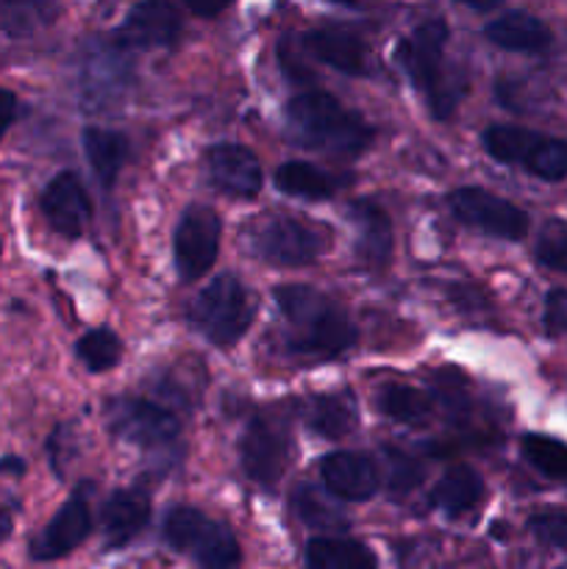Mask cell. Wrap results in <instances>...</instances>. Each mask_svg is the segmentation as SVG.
Here are the masks:
<instances>
[{
  "mask_svg": "<svg viewBox=\"0 0 567 569\" xmlns=\"http://www.w3.org/2000/svg\"><path fill=\"white\" fill-rule=\"evenodd\" d=\"M276 303L289 326V345L306 356H339L356 342V328L339 303L306 283L276 289Z\"/></svg>",
  "mask_w": 567,
  "mask_h": 569,
  "instance_id": "6da1fadb",
  "label": "cell"
},
{
  "mask_svg": "<svg viewBox=\"0 0 567 569\" xmlns=\"http://www.w3.org/2000/svg\"><path fill=\"white\" fill-rule=\"evenodd\" d=\"M287 122L300 144L328 153L359 156L372 142V126L320 89L295 94L287 106Z\"/></svg>",
  "mask_w": 567,
  "mask_h": 569,
  "instance_id": "7a4b0ae2",
  "label": "cell"
},
{
  "mask_svg": "<svg viewBox=\"0 0 567 569\" xmlns=\"http://www.w3.org/2000/svg\"><path fill=\"white\" fill-rule=\"evenodd\" d=\"M445 44H448V26L445 20H428L417 26L406 39H400L395 59L404 67L415 89L426 94L434 114L439 120L454 114L461 89L450 81L445 70Z\"/></svg>",
  "mask_w": 567,
  "mask_h": 569,
  "instance_id": "3957f363",
  "label": "cell"
},
{
  "mask_svg": "<svg viewBox=\"0 0 567 569\" xmlns=\"http://www.w3.org/2000/svg\"><path fill=\"white\" fill-rule=\"evenodd\" d=\"M165 537L203 569H233L242 561V548L228 526L206 517L192 506H178L167 515Z\"/></svg>",
  "mask_w": 567,
  "mask_h": 569,
  "instance_id": "277c9868",
  "label": "cell"
},
{
  "mask_svg": "<svg viewBox=\"0 0 567 569\" xmlns=\"http://www.w3.org/2000/svg\"><path fill=\"white\" fill-rule=\"evenodd\" d=\"M189 317H192V326L211 345L231 348L245 337V331L253 322V309H250L242 281H237L233 276H220L195 295L192 306H189Z\"/></svg>",
  "mask_w": 567,
  "mask_h": 569,
  "instance_id": "5b68a950",
  "label": "cell"
},
{
  "mask_svg": "<svg viewBox=\"0 0 567 569\" xmlns=\"http://www.w3.org/2000/svg\"><path fill=\"white\" fill-rule=\"evenodd\" d=\"M328 233L298 217H270L259 222L250 237V248L272 267H304L326 253Z\"/></svg>",
  "mask_w": 567,
  "mask_h": 569,
  "instance_id": "8992f818",
  "label": "cell"
},
{
  "mask_svg": "<svg viewBox=\"0 0 567 569\" xmlns=\"http://www.w3.org/2000/svg\"><path fill=\"white\" fill-rule=\"evenodd\" d=\"M289 428L284 417L259 415L248 422L239 439V461L245 476L261 487H272L287 470Z\"/></svg>",
  "mask_w": 567,
  "mask_h": 569,
  "instance_id": "52a82bcc",
  "label": "cell"
},
{
  "mask_svg": "<svg viewBox=\"0 0 567 569\" xmlns=\"http://www.w3.org/2000/svg\"><path fill=\"white\" fill-rule=\"evenodd\" d=\"M222 220L209 206H192L183 211L172 237V256L176 270L183 281H195L211 270L217 253H220Z\"/></svg>",
  "mask_w": 567,
  "mask_h": 569,
  "instance_id": "ba28073f",
  "label": "cell"
},
{
  "mask_svg": "<svg viewBox=\"0 0 567 569\" xmlns=\"http://www.w3.org/2000/svg\"><path fill=\"white\" fill-rule=\"evenodd\" d=\"M450 209H454L456 220L465 226L476 228V231L489 233V237L517 239L526 237L528 231V214L509 203L506 198H498L495 192L481 187H465L450 192Z\"/></svg>",
  "mask_w": 567,
  "mask_h": 569,
  "instance_id": "9c48e42d",
  "label": "cell"
},
{
  "mask_svg": "<svg viewBox=\"0 0 567 569\" xmlns=\"http://www.w3.org/2000/svg\"><path fill=\"white\" fill-rule=\"evenodd\" d=\"M106 422L115 437L139 448H161L178 437L176 415L150 400L115 398L106 406Z\"/></svg>",
  "mask_w": 567,
  "mask_h": 569,
  "instance_id": "30bf717a",
  "label": "cell"
},
{
  "mask_svg": "<svg viewBox=\"0 0 567 569\" xmlns=\"http://www.w3.org/2000/svg\"><path fill=\"white\" fill-rule=\"evenodd\" d=\"M181 33V17L172 0H139L128 11L117 39L126 48H170Z\"/></svg>",
  "mask_w": 567,
  "mask_h": 569,
  "instance_id": "8fae6325",
  "label": "cell"
},
{
  "mask_svg": "<svg viewBox=\"0 0 567 569\" xmlns=\"http://www.w3.org/2000/svg\"><path fill=\"white\" fill-rule=\"evenodd\" d=\"M39 206H42V214L44 220L50 222V228L67 239L81 237L89 217H92L87 189L78 181L76 172H59V176L44 187Z\"/></svg>",
  "mask_w": 567,
  "mask_h": 569,
  "instance_id": "7c38bea8",
  "label": "cell"
},
{
  "mask_svg": "<svg viewBox=\"0 0 567 569\" xmlns=\"http://www.w3.org/2000/svg\"><path fill=\"white\" fill-rule=\"evenodd\" d=\"M89 531H92L89 503L87 498H83V492H78L56 511V517L48 522V528L33 539L31 556L37 561L61 559V556L72 553V550L89 537Z\"/></svg>",
  "mask_w": 567,
  "mask_h": 569,
  "instance_id": "4fadbf2b",
  "label": "cell"
},
{
  "mask_svg": "<svg viewBox=\"0 0 567 569\" xmlns=\"http://www.w3.org/2000/svg\"><path fill=\"white\" fill-rule=\"evenodd\" d=\"M320 472L328 492L350 503H365L378 489V465L370 456L354 450H337L326 456Z\"/></svg>",
  "mask_w": 567,
  "mask_h": 569,
  "instance_id": "5bb4252c",
  "label": "cell"
},
{
  "mask_svg": "<svg viewBox=\"0 0 567 569\" xmlns=\"http://www.w3.org/2000/svg\"><path fill=\"white\" fill-rule=\"evenodd\" d=\"M209 172L217 187L237 198H256L265 183L261 161L253 150L237 142H220L209 150Z\"/></svg>",
  "mask_w": 567,
  "mask_h": 569,
  "instance_id": "9a60e30c",
  "label": "cell"
},
{
  "mask_svg": "<svg viewBox=\"0 0 567 569\" xmlns=\"http://www.w3.org/2000/svg\"><path fill=\"white\" fill-rule=\"evenodd\" d=\"M300 48L315 56L322 64L345 72V76H365L367 72V48L354 31L339 26L315 28L304 37Z\"/></svg>",
  "mask_w": 567,
  "mask_h": 569,
  "instance_id": "2e32d148",
  "label": "cell"
},
{
  "mask_svg": "<svg viewBox=\"0 0 567 569\" xmlns=\"http://www.w3.org/2000/svg\"><path fill=\"white\" fill-rule=\"evenodd\" d=\"M350 220L356 226V253L367 267H387L392 259L395 233L392 220L372 200H356L350 206Z\"/></svg>",
  "mask_w": 567,
  "mask_h": 569,
  "instance_id": "e0dca14e",
  "label": "cell"
},
{
  "mask_svg": "<svg viewBox=\"0 0 567 569\" xmlns=\"http://www.w3.org/2000/svg\"><path fill=\"white\" fill-rule=\"evenodd\" d=\"M150 498L142 489H117L103 503V533L109 548H122L139 537L150 520Z\"/></svg>",
  "mask_w": 567,
  "mask_h": 569,
  "instance_id": "ac0fdd59",
  "label": "cell"
},
{
  "mask_svg": "<svg viewBox=\"0 0 567 569\" xmlns=\"http://www.w3.org/2000/svg\"><path fill=\"white\" fill-rule=\"evenodd\" d=\"M484 37L498 48L511 50V53H543L554 42L548 26L539 17L526 14V11L500 14L498 20L484 28Z\"/></svg>",
  "mask_w": 567,
  "mask_h": 569,
  "instance_id": "d6986e66",
  "label": "cell"
},
{
  "mask_svg": "<svg viewBox=\"0 0 567 569\" xmlns=\"http://www.w3.org/2000/svg\"><path fill=\"white\" fill-rule=\"evenodd\" d=\"M81 144H83V150H87V159H89V164H92L94 176H98L100 187H106V189L115 187L122 164L128 161V150H131L126 133L92 126L83 131Z\"/></svg>",
  "mask_w": 567,
  "mask_h": 569,
  "instance_id": "ffe728a7",
  "label": "cell"
},
{
  "mask_svg": "<svg viewBox=\"0 0 567 569\" xmlns=\"http://www.w3.org/2000/svg\"><path fill=\"white\" fill-rule=\"evenodd\" d=\"M484 498V481L478 478L476 470L465 465H456L445 472L437 481V487L431 489V503L439 511L450 517H459L465 511L476 509Z\"/></svg>",
  "mask_w": 567,
  "mask_h": 569,
  "instance_id": "44dd1931",
  "label": "cell"
},
{
  "mask_svg": "<svg viewBox=\"0 0 567 569\" xmlns=\"http://www.w3.org/2000/svg\"><path fill=\"white\" fill-rule=\"evenodd\" d=\"M306 565L311 569H378L376 553L354 539H311L306 545Z\"/></svg>",
  "mask_w": 567,
  "mask_h": 569,
  "instance_id": "7402d4cb",
  "label": "cell"
},
{
  "mask_svg": "<svg viewBox=\"0 0 567 569\" xmlns=\"http://www.w3.org/2000/svg\"><path fill=\"white\" fill-rule=\"evenodd\" d=\"M276 187L281 192L295 194V198L326 200L342 187V181L334 178L331 172L309 164V161H287V164H281L276 170Z\"/></svg>",
  "mask_w": 567,
  "mask_h": 569,
  "instance_id": "603a6c76",
  "label": "cell"
},
{
  "mask_svg": "<svg viewBox=\"0 0 567 569\" xmlns=\"http://www.w3.org/2000/svg\"><path fill=\"white\" fill-rule=\"evenodd\" d=\"M59 17V0H0V33L31 37Z\"/></svg>",
  "mask_w": 567,
  "mask_h": 569,
  "instance_id": "cb8c5ba5",
  "label": "cell"
},
{
  "mask_svg": "<svg viewBox=\"0 0 567 569\" xmlns=\"http://www.w3.org/2000/svg\"><path fill=\"white\" fill-rule=\"evenodd\" d=\"M376 403L384 417L406 426H420L431 417V398L409 383H384L376 395Z\"/></svg>",
  "mask_w": 567,
  "mask_h": 569,
  "instance_id": "d4e9b609",
  "label": "cell"
},
{
  "mask_svg": "<svg viewBox=\"0 0 567 569\" xmlns=\"http://www.w3.org/2000/svg\"><path fill=\"white\" fill-rule=\"evenodd\" d=\"M306 420L320 437L339 439L356 428V406L348 395H317L309 403Z\"/></svg>",
  "mask_w": 567,
  "mask_h": 569,
  "instance_id": "484cf974",
  "label": "cell"
},
{
  "mask_svg": "<svg viewBox=\"0 0 567 569\" xmlns=\"http://www.w3.org/2000/svg\"><path fill=\"white\" fill-rule=\"evenodd\" d=\"M539 137H543V133H534L528 131V128L493 126L484 131L481 142L484 150H487L495 161H500V164L526 167L528 153H531Z\"/></svg>",
  "mask_w": 567,
  "mask_h": 569,
  "instance_id": "4316f807",
  "label": "cell"
},
{
  "mask_svg": "<svg viewBox=\"0 0 567 569\" xmlns=\"http://www.w3.org/2000/svg\"><path fill=\"white\" fill-rule=\"evenodd\" d=\"M523 459L550 481L567 483V445L545 433H526L520 439Z\"/></svg>",
  "mask_w": 567,
  "mask_h": 569,
  "instance_id": "83f0119b",
  "label": "cell"
},
{
  "mask_svg": "<svg viewBox=\"0 0 567 569\" xmlns=\"http://www.w3.org/2000/svg\"><path fill=\"white\" fill-rule=\"evenodd\" d=\"M292 509L306 526L320 528V531H342V528H348L342 511L334 503H328L326 495H320L309 483H300L292 492Z\"/></svg>",
  "mask_w": 567,
  "mask_h": 569,
  "instance_id": "f1b7e54d",
  "label": "cell"
},
{
  "mask_svg": "<svg viewBox=\"0 0 567 569\" xmlns=\"http://www.w3.org/2000/svg\"><path fill=\"white\" fill-rule=\"evenodd\" d=\"M78 359L89 372H106L120 361L122 342L111 328H94L78 339Z\"/></svg>",
  "mask_w": 567,
  "mask_h": 569,
  "instance_id": "f546056e",
  "label": "cell"
},
{
  "mask_svg": "<svg viewBox=\"0 0 567 569\" xmlns=\"http://www.w3.org/2000/svg\"><path fill=\"white\" fill-rule=\"evenodd\" d=\"M526 170L543 181H565L567 178V142L554 137H539L528 153Z\"/></svg>",
  "mask_w": 567,
  "mask_h": 569,
  "instance_id": "4dcf8cb0",
  "label": "cell"
},
{
  "mask_svg": "<svg viewBox=\"0 0 567 569\" xmlns=\"http://www.w3.org/2000/svg\"><path fill=\"white\" fill-rule=\"evenodd\" d=\"M534 256L548 270L567 276V226L559 220H548L537 237Z\"/></svg>",
  "mask_w": 567,
  "mask_h": 569,
  "instance_id": "1f68e13d",
  "label": "cell"
},
{
  "mask_svg": "<svg viewBox=\"0 0 567 569\" xmlns=\"http://www.w3.org/2000/svg\"><path fill=\"white\" fill-rule=\"evenodd\" d=\"M528 531L534 539L548 548L567 550V511H539V515L528 517Z\"/></svg>",
  "mask_w": 567,
  "mask_h": 569,
  "instance_id": "d6a6232c",
  "label": "cell"
},
{
  "mask_svg": "<svg viewBox=\"0 0 567 569\" xmlns=\"http://www.w3.org/2000/svg\"><path fill=\"white\" fill-rule=\"evenodd\" d=\"M387 483L395 495H406L420 483L422 470L417 467L415 459L398 453V450H387Z\"/></svg>",
  "mask_w": 567,
  "mask_h": 569,
  "instance_id": "836d02e7",
  "label": "cell"
},
{
  "mask_svg": "<svg viewBox=\"0 0 567 569\" xmlns=\"http://www.w3.org/2000/svg\"><path fill=\"white\" fill-rule=\"evenodd\" d=\"M545 328L548 333H565L567 331V292L565 289H554L545 300Z\"/></svg>",
  "mask_w": 567,
  "mask_h": 569,
  "instance_id": "e575fe53",
  "label": "cell"
},
{
  "mask_svg": "<svg viewBox=\"0 0 567 569\" xmlns=\"http://www.w3.org/2000/svg\"><path fill=\"white\" fill-rule=\"evenodd\" d=\"M17 117V98L9 89H0V139L6 137V131L11 128Z\"/></svg>",
  "mask_w": 567,
  "mask_h": 569,
  "instance_id": "d590c367",
  "label": "cell"
},
{
  "mask_svg": "<svg viewBox=\"0 0 567 569\" xmlns=\"http://www.w3.org/2000/svg\"><path fill=\"white\" fill-rule=\"evenodd\" d=\"M187 9L198 17H217L233 3V0H183Z\"/></svg>",
  "mask_w": 567,
  "mask_h": 569,
  "instance_id": "8d00e7d4",
  "label": "cell"
},
{
  "mask_svg": "<svg viewBox=\"0 0 567 569\" xmlns=\"http://www.w3.org/2000/svg\"><path fill=\"white\" fill-rule=\"evenodd\" d=\"M0 472L22 476V472H26V465H22V459H3V461H0Z\"/></svg>",
  "mask_w": 567,
  "mask_h": 569,
  "instance_id": "74e56055",
  "label": "cell"
},
{
  "mask_svg": "<svg viewBox=\"0 0 567 569\" xmlns=\"http://www.w3.org/2000/svg\"><path fill=\"white\" fill-rule=\"evenodd\" d=\"M11 533V509H0V542Z\"/></svg>",
  "mask_w": 567,
  "mask_h": 569,
  "instance_id": "f35d334b",
  "label": "cell"
},
{
  "mask_svg": "<svg viewBox=\"0 0 567 569\" xmlns=\"http://www.w3.org/2000/svg\"><path fill=\"white\" fill-rule=\"evenodd\" d=\"M461 3L472 6V9H478V11H487V9H495L498 3H504V0H461Z\"/></svg>",
  "mask_w": 567,
  "mask_h": 569,
  "instance_id": "ab89813d",
  "label": "cell"
},
{
  "mask_svg": "<svg viewBox=\"0 0 567 569\" xmlns=\"http://www.w3.org/2000/svg\"><path fill=\"white\" fill-rule=\"evenodd\" d=\"M337 3H356V0H337Z\"/></svg>",
  "mask_w": 567,
  "mask_h": 569,
  "instance_id": "60d3db41",
  "label": "cell"
}]
</instances>
